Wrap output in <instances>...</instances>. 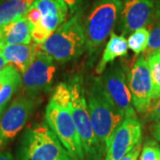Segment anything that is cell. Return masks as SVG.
I'll return each instance as SVG.
<instances>
[{"label": "cell", "instance_id": "obj_1", "mask_svg": "<svg viewBox=\"0 0 160 160\" xmlns=\"http://www.w3.org/2000/svg\"><path fill=\"white\" fill-rule=\"evenodd\" d=\"M70 106L69 86L61 83L46 106V123L75 160H85Z\"/></svg>", "mask_w": 160, "mask_h": 160}, {"label": "cell", "instance_id": "obj_22", "mask_svg": "<svg viewBox=\"0 0 160 160\" xmlns=\"http://www.w3.org/2000/svg\"><path fill=\"white\" fill-rule=\"evenodd\" d=\"M158 50H160V22L158 23L151 31H149V43L145 51L146 57Z\"/></svg>", "mask_w": 160, "mask_h": 160}, {"label": "cell", "instance_id": "obj_17", "mask_svg": "<svg viewBox=\"0 0 160 160\" xmlns=\"http://www.w3.org/2000/svg\"><path fill=\"white\" fill-rule=\"evenodd\" d=\"M35 0H6L0 4V32L7 24L25 15Z\"/></svg>", "mask_w": 160, "mask_h": 160}, {"label": "cell", "instance_id": "obj_12", "mask_svg": "<svg viewBox=\"0 0 160 160\" xmlns=\"http://www.w3.org/2000/svg\"><path fill=\"white\" fill-rule=\"evenodd\" d=\"M156 0H125L120 12V29L123 36L147 26L154 16Z\"/></svg>", "mask_w": 160, "mask_h": 160}, {"label": "cell", "instance_id": "obj_32", "mask_svg": "<svg viewBox=\"0 0 160 160\" xmlns=\"http://www.w3.org/2000/svg\"><path fill=\"white\" fill-rule=\"evenodd\" d=\"M4 109H5V108H0V119H1V117H2V114H3Z\"/></svg>", "mask_w": 160, "mask_h": 160}, {"label": "cell", "instance_id": "obj_24", "mask_svg": "<svg viewBox=\"0 0 160 160\" xmlns=\"http://www.w3.org/2000/svg\"><path fill=\"white\" fill-rule=\"evenodd\" d=\"M17 71L18 70H16L13 67H12L10 65H7L4 69L0 70V90L3 87V86L6 84V81L10 79Z\"/></svg>", "mask_w": 160, "mask_h": 160}, {"label": "cell", "instance_id": "obj_23", "mask_svg": "<svg viewBox=\"0 0 160 160\" xmlns=\"http://www.w3.org/2000/svg\"><path fill=\"white\" fill-rule=\"evenodd\" d=\"M25 16L28 19L29 23L31 24V26H34V25H37L40 22L41 12L38 10V8L32 4V6L29 7L27 12L25 13Z\"/></svg>", "mask_w": 160, "mask_h": 160}, {"label": "cell", "instance_id": "obj_15", "mask_svg": "<svg viewBox=\"0 0 160 160\" xmlns=\"http://www.w3.org/2000/svg\"><path fill=\"white\" fill-rule=\"evenodd\" d=\"M32 42L31 24L25 15L7 24L0 32V46Z\"/></svg>", "mask_w": 160, "mask_h": 160}, {"label": "cell", "instance_id": "obj_2", "mask_svg": "<svg viewBox=\"0 0 160 160\" xmlns=\"http://www.w3.org/2000/svg\"><path fill=\"white\" fill-rule=\"evenodd\" d=\"M86 101L93 131L107 151L113 132L122 123L126 114L106 92L100 77L92 80L87 91Z\"/></svg>", "mask_w": 160, "mask_h": 160}, {"label": "cell", "instance_id": "obj_11", "mask_svg": "<svg viewBox=\"0 0 160 160\" xmlns=\"http://www.w3.org/2000/svg\"><path fill=\"white\" fill-rule=\"evenodd\" d=\"M100 79L106 92L117 106L125 112L126 117L136 115L132 106V95L126 82V74L119 63L106 68L105 73L100 77Z\"/></svg>", "mask_w": 160, "mask_h": 160}, {"label": "cell", "instance_id": "obj_21", "mask_svg": "<svg viewBox=\"0 0 160 160\" xmlns=\"http://www.w3.org/2000/svg\"><path fill=\"white\" fill-rule=\"evenodd\" d=\"M140 160H160V146L152 139H147L142 146Z\"/></svg>", "mask_w": 160, "mask_h": 160}, {"label": "cell", "instance_id": "obj_30", "mask_svg": "<svg viewBox=\"0 0 160 160\" xmlns=\"http://www.w3.org/2000/svg\"><path fill=\"white\" fill-rule=\"evenodd\" d=\"M8 64H7V62H6V60L4 59V57L0 54V70L1 69H3L5 67H6Z\"/></svg>", "mask_w": 160, "mask_h": 160}, {"label": "cell", "instance_id": "obj_13", "mask_svg": "<svg viewBox=\"0 0 160 160\" xmlns=\"http://www.w3.org/2000/svg\"><path fill=\"white\" fill-rule=\"evenodd\" d=\"M38 51L39 45L34 41L29 44L0 46V54L7 62V64L13 67L22 75L33 62Z\"/></svg>", "mask_w": 160, "mask_h": 160}, {"label": "cell", "instance_id": "obj_16", "mask_svg": "<svg viewBox=\"0 0 160 160\" xmlns=\"http://www.w3.org/2000/svg\"><path fill=\"white\" fill-rule=\"evenodd\" d=\"M128 44L125 36L117 35L111 32L109 39L105 46L101 61L96 66L95 72L97 75L102 74L109 63L113 62L117 58L126 56L128 52Z\"/></svg>", "mask_w": 160, "mask_h": 160}, {"label": "cell", "instance_id": "obj_18", "mask_svg": "<svg viewBox=\"0 0 160 160\" xmlns=\"http://www.w3.org/2000/svg\"><path fill=\"white\" fill-rule=\"evenodd\" d=\"M149 38V30L143 27L132 32L128 38V47L135 54H140L146 51Z\"/></svg>", "mask_w": 160, "mask_h": 160}, {"label": "cell", "instance_id": "obj_25", "mask_svg": "<svg viewBox=\"0 0 160 160\" xmlns=\"http://www.w3.org/2000/svg\"><path fill=\"white\" fill-rule=\"evenodd\" d=\"M141 150H142V142H139L132 149L131 151L122 158L121 160H138V158L140 156V153H141Z\"/></svg>", "mask_w": 160, "mask_h": 160}, {"label": "cell", "instance_id": "obj_5", "mask_svg": "<svg viewBox=\"0 0 160 160\" xmlns=\"http://www.w3.org/2000/svg\"><path fill=\"white\" fill-rule=\"evenodd\" d=\"M39 48L60 63L69 62L79 57L86 50V38L79 12L55 29L39 45Z\"/></svg>", "mask_w": 160, "mask_h": 160}, {"label": "cell", "instance_id": "obj_26", "mask_svg": "<svg viewBox=\"0 0 160 160\" xmlns=\"http://www.w3.org/2000/svg\"><path fill=\"white\" fill-rule=\"evenodd\" d=\"M67 5L71 14H76L79 12L80 6L82 4V0H63Z\"/></svg>", "mask_w": 160, "mask_h": 160}, {"label": "cell", "instance_id": "obj_29", "mask_svg": "<svg viewBox=\"0 0 160 160\" xmlns=\"http://www.w3.org/2000/svg\"><path fill=\"white\" fill-rule=\"evenodd\" d=\"M0 160H14L10 151H0Z\"/></svg>", "mask_w": 160, "mask_h": 160}, {"label": "cell", "instance_id": "obj_19", "mask_svg": "<svg viewBox=\"0 0 160 160\" xmlns=\"http://www.w3.org/2000/svg\"><path fill=\"white\" fill-rule=\"evenodd\" d=\"M147 61L152 79V100H155L160 97V52L151 53Z\"/></svg>", "mask_w": 160, "mask_h": 160}, {"label": "cell", "instance_id": "obj_6", "mask_svg": "<svg viewBox=\"0 0 160 160\" xmlns=\"http://www.w3.org/2000/svg\"><path fill=\"white\" fill-rule=\"evenodd\" d=\"M17 160H75L46 123L28 128L21 138Z\"/></svg>", "mask_w": 160, "mask_h": 160}, {"label": "cell", "instance_id": "obj_14", "mask_svg": "<svg viewBox=\"0 0 160 160\" xmlns=\"http://www.w3.org/2000/svg\"><path fill=\"white\" fill-rule=\"evenodd\" d=\"M33 5L41 12V25L51 33L67 22L69 8L63 0H35Z\"/></svg>", "mask_w": 160, "mask_h": 160}, {"label": "cell", "instance_id": "obj_20", "mask_svg": "<svg viewBox=\"0 0 160 160\" xmlns=\"http://www.w3.org/2000/svg\"><path fill=\"white\" fill-rule=\"evenodd\" d=\"M22 86V76L20 72H16L10 79L6 81L0 90V108H5L10 101L13 93Z\"/></svg>", "mask_w": 160, "mask_h": 160}, {"label": "cell", "instance_id": "obj_9", "mask_svg": "<svg viewBox=\"0 0 160 160\" xmlns=\"http://www.w3.org/2000/svg\"><path fill=\"white\" fill-rule=\"evenodd\" d=\"M142 124L137 116L125 117L113 132L104 160H121L142 142Z\"/></svg>", "mask_w": 160, "mask_h": 160}, {"label": "cell", "instance_id": "obj_28", "mask_svg": "<svg viewBox=\"0 0 160 160\" xmlns=\"http://www.w3.org/2000/svg\"><path fill=\"white\" fill-rule=\"evenodd\" d=\"M150 131H151V134L155 138V140L158 142L160 143V121L155 122L150 127Z\"/></svg>", "mask_w": 160, "mask_h": 160}, {"label": "cell", "instance_id": "obj_3", "mask_svg": "<svg viewBox=\"0 0 160 160\" xmlns=\"http://www.w3.org/2000/svg\"><path fill=\"white\" fill-rule=\"evenodd\" d=\"M70 91V109L79 136L85 160H102L106 150L95 135L87 106L86 91L80 76L71 78L68 84Z\"/></svg>", "mask_w": 160, "mask_h": 160}, {"label": "cell", "instance_id": "obj_31", "mask_svg": "<svg viewBox=\"0 0 160 160\" xmlns=\"http://www.w3.org/2000/svg\"><path fill=\"white\" fill-rule=\"evenodd\" d=\"M156 11L158 12V15L160 16V0H156Z\"/></svg>", "mask_w": 160, "mask_h": 160}, {"label": "cell", "instance_id": "obj_10", "mask_svg": "<svg viewBox=\"0 0 160 160\" xmlns=\"http://www.w3.org/2000/svg\"><path fill=\"white\" fill-rule=\"evenodd\" d=\"M128 86L132 102L138 113H146L152 101V79L147 58L142 55L136 60L128 75Z\"/></svg>", "mask_w": 160, "mask_h": 160}, {"label": "cell", "instance_id": "obj_33", "mask_svg": "<svg viewBox=\"0 0 160 160\" xmlns=\"http://www.w3.org/2000/svg\"><path fill=\"white\" fill-rule=\"evenodd\" d=\"M157 52H160V50H158V51H157Z\"/></svg>", "mask_w": 160, "mask_h": 160}, {"label": "cell", "instance_id": "obj_8", "mask_svg": "<svg viewBox=\"0 0 160 160\" xmlns=\"http://www.w3.org/2000/svg\"><path fill=\"white\" fill-rule=\"evenodd\" d=\"M53 61V58L39 48L33 62L22 75V85L27 96L37 97L51 89L56 70Z\"/></svg>", "mask_w": 160, "mask_h": 160}, {"label": "cell", "instance_id": "obj_27", "mask_svg": "<svg viewBox=\"0 0 160 160\" xmlns=\"http://www.w3.org/2000/svg\"><path fill=\"white\" fill-rule=\"evenodd\" d=\"M149 121H154V122L160 121V100L153 107V109L149 114Z\"/></svg>", "mask_w": 160, "mask_h": 160}, {"label": "cell", "instance_id": "obj_7", "mask_svg": "<svg viewBox=\"0 0 160 160\" xmlns=\"http://www.w3.org/2000/svg\"><path fill=\"white\" fill-rule=\"evenodd\" d=\"M40 102L38 97L25 95L17 97L11 103L0 119V149L6 147L22 131Z\"/></svg>", "mask_w": 160, "mask_h": 160}, {"label": "cell", "instance_id": "obj_4", "mask_svg": "<svg viewBox=\"0 0 160 160\" xmlns=\"http://www.w3.org/2000/svg\"><path fill=\"white\" fill-rule=\"evenodd\" d=\"M122 0H96L83 23L86 50L92 61L120 17Z\"/></svg>", "mask_w": 160, "mask_h": 160}]
</instances>
